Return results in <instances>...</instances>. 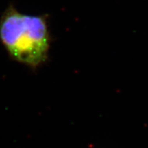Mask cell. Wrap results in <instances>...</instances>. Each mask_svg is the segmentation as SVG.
Listing matches in <instances>:
<instances>
[{
  "instance_id": "obj_1",
  "label": "cell",
  "mask_w": 148,
  "mask_h": 148,
  "mask_svg": "<svg viewBox=\"0 0 148 148\" xmlns=\"http://www.w3.org/2000/svg\"><path fill=\"white\" fill-rule=\"evenodd\" d=\"M50 34L44 15L23 14L12 5L0 18V40L10 57L35 69L47 61Z\"/></svg>"
}]
</instances>
